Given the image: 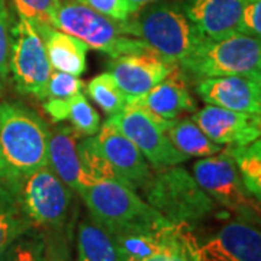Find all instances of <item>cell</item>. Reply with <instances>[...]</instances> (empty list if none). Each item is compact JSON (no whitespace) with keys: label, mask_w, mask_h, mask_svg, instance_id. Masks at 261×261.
Segmentation results:
<instances>
[{"label":"cell","mask_w":261,"mask_h":261,"mask_svg":"<svg viewBox=\"0 0 261 261\" xmlns=\"http://www.w3.org/2000/svg\"><path fill=\"white\" fill-rule=\"evenodd\" d=\"M49 126L38 113L18 103L0 102V161L3 181L48 164Z\"/></svg>","instance_id":"1"},{"label":"cell","mask_w":261,"mask_h":261,"mask_svg":"<svg viewBox=\"0 0 261 261\" xmlns=\"http://www.w3.org/2000/svg\"><path fill=\"white\" fill-rule=\"evenodd\" d=\"M125 32L147 42L168 64L177 67L203 39L180 3L155 0L125 20Z\"/></svg>","instance_id":"2"},{"label":"cell","mask_w":261,"mask_h":261,"mask_svg":"<svg viewBox=\"0 0 261 261\" xmlns=\"http://www.w3.org/2000/svg\"><path fill=\"white\" fill-rule=\"evenodd\" d=\"M6 183L16 192L34 228L53 237L70 235L75 192L57 176L49 164Z\"/></svg>","instance_id":"3"},{"label":"cell","mask_w":261,"mask_h":261,"mask_svg":"<svg viewBox=\"0 0 261 261\" xmlns=\"http://www.w3.org/2000/svg\"><path fill=\"white\" fill-rule=\"evenodd\" d=\"M187 82L225 75H252L261 68V39L232 32L215 39L203 38L176 67Z\"/></svg>","instance_id":"4"},{"label":"cell","mask_w":261,"mask_h":261,"mask_svg":"<svg viewBox=\"0 0 261 261\" xmlns=\"http://www.w3.org/2000/svg\"><path fill=\"white\" fill-rule=\"evenodd\" d=\"M51 25L111 58L152 51L142 39L126 35L125 20L118 22L108 18L87 6L83 0H58Z\"/></svg>","instance_id":"5"},{"label":"cell","mask_w":261,"mask_h":261,"mask_svg":"<svg viewBox=\"0 0 261 261\" xmlns=\"http://www.w3.org/2000/svg\"><path fill=\"white\" fill-rule=\"evenodd\" d=\"M141 190L145 202L171 224L193 226L215 211L214 200L181 166L155 171Z\"/></svg>","instance_id":"6"},{"label":"cell","mask_w":261,"mask_h":261,"mask_svg":"<svg viewBox=\"0 0 261 261\" xmlns=\"http://www.w3.org/2000/svg\"><path fill=\"white\" fill-rule=\"evenodd\" d=\"M89 215L108 231L159 225L167 219L142 199L137 190L116 178H102L79 189Z\"/></svg>","instance_id":"7"},{"label":"cell","mask_w":261,"mask_h":261,"mask_svg":"<svg viewBox=\"0 0 261 261\" xmlns=\"http://www.w3.org/2000/svg\"><path fill=\"white\" fill-rule=\"evenodd\" d=\"M193 177L215 203L238 215V219L261 225V205L245 187L237 163L226 149L196 161Z\"/></svg>","instance_id":"8"},{"label":"cell","mask_w":261,"mask_h":261,"mask_svg":"<svg viewBox=\"0 0 261 261\" xmlns=\"http://www.w3.org/2000/svg\"><path fill=\"white\" fill-rule=\"evenodd\" d=\"M51 68L41 35L28 19L18 15V22L10 28L9 54V70L16 89L45 100Z\"/></svg>","instance_id":"9"},{"label":"cell","mask_w":261,"mask_h":261,"mask_svg":"<svg viewBox=\"0 0 261 261\" xmlns=\"http://www.w3.org/2000/svg\"><path fill=\"white\" fill-rule=\"evenodd\" d=\"M106 123L128 137L155 171L178 166L189 160L168 140L164 130L167 121L154 116L144 108L126 106L122 112L108 116Z\"/></svg>","instance_id":"10"},{"label":"cell","mask_w":261,"mask_h":261,"mask_svg":"<svg viewBox=\"0 0 261 261\" xmlns=\"http://www.w3.org/2000/svg\"><path fill=\"white\" fill-rule=\"evenodd\" d=\"M94 140L119 181L137 192L145 186L152 176L151 166L128 137L105 122Z\"/></svg>","instance_id":"11"},{"label":"cell","mask_w":261,"mask_h":261,"mask_svg":"<svg viewBox=\"0 0 261 261\" xmlns=\"http://www.w3.org/2000/svg\"><path fill=\"white\" fill-rule=\"evenodd\" d=\"M174 68V65L168 64L154 51H144L112 58L108 73L115 79L130 102L145 96L152 87L171 74Z\"/></svg>","instance_id":"12"},{"label":"cell","mask_w":261,"mask_h":261,"mask_svg":"<svg viewBox=\"0 0 261 261\" xmlns=\"http://www.w3.org/2000/svg\"><path fill=\"white\" fill-rule=\"evenodd\" d=\"M192 119L211 140L222 147H245L261 138V115L237 112L206 105Z\"/></svg>","instance_id":"13"},{"label":"cell","mask_w":261,"mask_h":261,"mask_svg":"<svg viewBox=\"0 0 261 261\" xmlns=\"http://www.w3.org/2000/svg\"><path fill=\"white\" fill-rule=\"evenodd\" d=\"M200 261H261V228L237 219L199 247Z\"/></svg>","instance_id":"14"},{"label":"cell","mask_w":261,"mask_h":261,"mask_svg":"<svg viewBox=\"0 0 261 261\" xmlns=\"http://www.w3.org/2000/svg\"><path fill=\"white\" fill-rule=\"evenodd\" d=\"M195 90L206 105L261 115V90L252 75L202 79L195 83Z\"/></svg>","instance_id":"15"},{"label":"cell","mask_w":261,"mask_h":261,"mask_svg":"<svg viewBox=\"0 0 261 261\" xmlns=\"http://www.w3.org/2000/svg\"><path fill=\"white\" fill-rule=\"evenodd\" d=\"M180 6L202 37L215 39L238 31L244 0H181Z\"/></svg>","instance_id":"16"},{"label":"cell","mask_w":261,"mask_h":261,"mask_svg":"<svg viewBox=\"0 0 261 261\" xmlns=\"http://www.w3.org/2000/svg\"><path fill=\"white\" fill-rule=\"evenodd\" d=\"M128 106H140L164 121H173L183 113L196 112V102L187 89L186 80L177 68L171 74L152 87L140 99H134Z\"/></svg>","instance_id":"17"},{"label":"cell","mask_w":261,"mask_h":261,"mask_svg":"<svg viewBox=\"0 0 261 261\" xmlns=\"http://www.w3.org/2000/svg\"><path fill=\"white\" fill-rule=\"evenodd\" d=\"M82 137L73 126L60 125L49 129L48 138V164L75 193L86 183L77 152V144Z\"/></svg>","instance_id":"18"},{"label":"cell","mask_w":261,"mask_h":261,"mask_svg":"<svg viewBox=\"0 0 261 261\" xmlns=\"http://www.w3.org/2000/svg\"><path fill=\"white\" fill-rule=\"evenodd\" d=\"M34 28L44 41L53 68L77 77L83 74L87 68V53L90 48L82 39L54 28L49 23H39Z\"/></svg>","instance_id":"19"},{"label":"cell","mask_w":261,"mask_h":261,"mask_svg":"<svg viewBox=\"0 0 261 261\" xmlns=\"http://www.w3.org/2000/svg\"><path fill=\"white\" fill-rule=\"evenodd\" d=\"M77 261H123L111 232L89 214L77 225Z\"/></svg>","instance_id":"20"},{"label":"cell","mask_w":261,"mask_h":261,"mask_svg":"<svg viewBox=\"0 0 261 261\" xmlns=\"http://www.w3.org/2000/svg\"><path fill=\"white\" fill-rule=\"evenodd\" d=\"M168 221L159 225H138L109 231L118 244L123 261H144L159 248Z\"/></svg>","instance_id":"21"},{"label":"cell","mask_w":261,"mask_h":261,"mask_svg":"<svg viewBox=\"0 0 261 261\" xmlns=\"http://www.w3.org/2000/svg\"><path fill=\"white\" fill-rule=\"evenodd\" d=\"M164 130L171 144L181 154H185L187 159L190 157L203 159V157L215 155L224 149L222 145L211 140L192 118L167 121Z\"/></svg>","instance_id":"22"},{"label":"cell","mask_w":261,"mask_h":261,"mask_svg":"<svg viewBox=\"0 0 261 261\" xmlns=\"http://www.w3.org/2000/svg\"><path fill=\"white\" fill-rule=\"evenodd\" d=\"M200 244L186 224H170L166 226L159 248L144 261H200Z\"/></svg>","instance_id":"23"},{"label":"cell","mask_w":261,"mask_h":261,"mask_svg":"<svg viewBox=\"0 0 261 261\" xmlns=\"http://www.w3.org/2000/svg\"><path fill=\"white\" fill-rule=\"evenodd\" d=\"M31 228L13 187L6 181L0 183V254Z\"/></svg>","instance_id":"24"},{"label":"cell","mask_w":261,"mask_h":261,"mask_svg":"<svg viewBox=\"0 0 261 261\" xmlns=\"http://www.w3.org/2000/svg\"><path fill=\"white\" fill-rule=\"evenodd\" d=\"M241 173L244 185L261 205V138L245 147H226Z\"/></svg>","instance_id":"25"},{"label":"cell","mask_w":261,"mask_h":261,"mask_svg":"<svg viewBox=\"0 0 261 261\" xmlns=\"http://www.w3.org/2000/svg\"><path fill=\"white\" fill-rule=\"evenodd\" d=\"M87 93L108 116L122 112L128 106V96L122 92L108 71L93 77L87 83Z\"/></svg>","instance_id":"26"},{"label":"cell","mask_w":261,"mask_h":261,"mask_svg":"<svg viewBox=\"0 0 261 261\" xmlns=\"http://www.w3.org/2000/svg\"><path fill=\"white\" fill-rule=\"evenodd\" d=\"M0 261H47V235L32 226L0 254Z\"/></svg>","instance_id":"27"},{"label":"cell","mask_w":261,"mask_h":261,"mask_svg":"<svg viewBox=\"0 0 261 261\" xmlns=\"http://www.w3.org/2000/svg\"><path fill=\"white\" fill-rule=\"evenodd\" d=\"M64 121L83 137H93L100 129V116L82 92L68 97L64 106Z\"/></svg>","instance_id":"28"},{"label":"cell","mask_w":261,"mask_h":261,"mask_svg":"<svg viewBox=\"0 0 261 261\" xmlns=\"http://www.w3.org/2000/svg\"><path fill=\"white\" fill-rule=\"evenodd\" d=\"M84 83L77 75L64 71H51L47 84L45 99H68L83 90Z\"/></svg>","instance_id":"29"},{"label":"cell","mask_w":261,"mask_h":261,"mask_svg":"<svg viewBox=\"0 0 261 261\" xmlns=\"http://www.w3.org/2000/svg\"><path fill=\"white\" fill-rule=\"evenodd\" d=\"M18 15L27 18L35 27L39 23H49L58 0H13Z\"/></svg>","instance_id":"30"},{"label":"cell","mask_w":261,"mask_h":261,"mask_svg":"<svg viewBox=\"0 0 261 261\" xmlns=\"http://www.w3.org/2000/svg\"><path fill=\"white\" fill-rule=\"evenodd\" d=\"M10 54V18L6 0H0V79L8 80Z\"/></svg>","instance_id":"31"},{"label":"cell","mask_w":261,"mask_h":261,"mask_svg":"<svg viewBox=\"0 0 261 261\" xmlns=\"http://www.w3.org/2000/svg\"><path fill=\"white\" fill-rule=\"evenodd\" d=\"M238 32L261 39V0H244Z\"/></svg>","instance_id":"32"},{"label":"cell","mask_w":261,"mask_h":261,"mask_svg":"<svg viewBox=\"0 0 261 261\" xmlns=\"http://www.w3.org/2000/svg\"><path fill=\"white\" fill-rule=\"evenodd\" d=\"M83 2L92 9L113 20L123 22L130 18L125 0H83Z\"/></svg>","instance_id":"33"},{"label":"cell","mask_w":261,"mask_h":261,"mask_svg":"<svg viewBox=\"0 0 261 261\" xmlns=\"http://www.w3.org/2000/svg\"><path fill=\"white\" fill-rule=\"evenodd\" d=\"M47 261H70V254L63 237H56L51 245L47 241Z\"/></svg>","instance_id":"34"},{"label":"cell","mask_w":261,"mask_h":261,"mask_svg":"<svg viewBox=\"0 0 261 261\" xmlns=\"http://www.w3.org/2000/svg\"><path fill=\"white\" fill-rule=\"evenodd\" d=\"M126 2V6H128V10H129V15H135L138 10H141L144 6H147L149 3L155 2V0H125Z\"/></svg>","instance_id":"35"},{"label":"cell","mask_w":261,"mask_h":261,"mask_svg":"<svg viewBox=\"0 0 261 261\" xmlns=\"http://www.w3.org/2000/svg\"><path fill=\"white\" fill-rule=\"evenodd\" d=\"M252 77H254V80L257 82V84H258V87H260L261 90V68H258V70L252 74Z\"/></svg>","instance_id":"36"},{"label":"cell","mask_w":261,"mask_h":261,"mask_svg":"<svg viewBox=\"0 0 261 261\" xmlns=\"http://www.w3.org/2000/svg\"><path fill=\"white\" fill-rule=\"evenodd\" d=\"M0 183H3V168H2V161H0Z\"/></svg>","instance_id":"37"},{"label":"cell","mask_w":261,"mask_h":261,"mask_svg":"<svg viewBox=\"0 0 261 261\" xmlns=\"http://www.w3.org/2000/svg\"><path fill=\"white\" fill-rule=\"evenodd\" d=\"M3 94V83H2V79H0V96Z\"/></svg>","instance_id":"38"}]
</instances>
